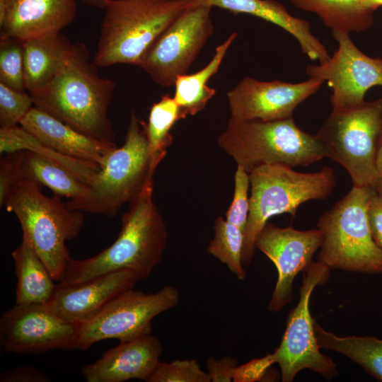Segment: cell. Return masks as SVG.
I'll return each instance as SVG.
<instances>
[{
	"label": "cell",
	"mask_w": 382,
	"mask_h": 382,
	"mask_svg": "<svg viewBox=\"0 0 382 382\" xmlns=\"http://www.w3.org/2000/svg\"><path fill=\"white\" fill-rule=\"evenodd\" d=\"M163 347L151 334L120 342L100 359L81 369L87 382L147 381L160 363Z\"/></svg>",
	"instance_id": "19"
},
{
	"label": "cell",
	"mask_w": 382,
	"mask_h": 382,
	"mask_svg": "<svg viewBox=\"0 0 382 382\" xmlns=\"http://www.w3.org/2000/svg\"><path fill=\"white\" fill-rule=\"evenodd\" d=\"M206 366L212 382H229L233 381L237 361L229 356L219 360L210 357L207 359Z\"/></svg>",
	"instance_id": "36"
},
{
	"label": "cell",
	"mask_w": 382,
	"mask_h": 382,
	"mask_svg": "<svg viewBox=\"0 0 382 382\" xmlns=\"http://www.w3.org/2000/svg\"><path fill=\"white\" fill-rule=\"evenodd\" d=\"M374 190L376 195L382 200V174L379 176Z\"/></svg>",
	"instance_id": "41"
},
{
	"label": "cell",
	"mask_w": 382,
	"mask_h": 382,
	"mask_svg": "<svg viewBox=\"0 0 382 382\" xmlns=\"http://www.w3.org/2000/svg\"><path fill=\"white\" fill-rule=\"evenodd\" d=\"M192 4L218 7L233 14H248L270 22L284 30L299 42L303 54L312 61L323 63L330 59L328 50L311 32L308 21L291 16L286 8L275 0H190Z\"/></svg>",
	"instance_id": "21"
},
{
	"label": "cell",
	"mask_w": 382,
	"mask_h": 382,
	"mask_svg": "<svg viewBox=\"0 0 382 382\" xmlns=\"http://www.w3.org/2000/svg\"><path fill=\"white\" fill-rule=\"evenodd\" d=\"M329 270L319 261H313L303 271L299 301L287 316L282 341L274 352L265 356L270 366L279 364L283 382L292 381L298 372L304 369L328 378L336 374L333 360L320 352L314 332L316 320L309 311L312 291L317 285L328 282Z\"/></svg>",
	"instance_id": "10"
},
{
	"label": "cell",
	"mask_w": 382,
	"mask_h": 382,
	"mask_svg": "<svg viewBox=\"0 0 382 382\" xmlns=\"http://www.w3.org/2000/svg\"><path fill=\"white\" fill-rule=\"evenodd\" d=\"M299 9L317 15L332 32L359 33L374 25V12L364 0H288Z\"/></svg>",
	"instance_id": "26"
},
{
	"label": "cell",
	"mask_w": 382,
	"mask_h": 382,
	"mask_svg": "<svg viewBox=\"0 0 382 382\" xmlns=\"http://www.w3.org/2000/svg\"><path fill=\"white\" fill-rule=\"evenodd\" d=\"M50 380L37 369L20 366L4 371L0 376L1 382H47Z\"/></svg>",
	"instance_id": "37"
},
{
	"label": "cell",
	"mask_w": 382,
	"mask_h": 382,
	"mask_svg": "<svg viewBox=\"0 0 382 382\" xmlns=\"http://www.w3.org/2000/svg\"><path fill=\"white\" fill-rule=\"evenodd\" d=\"M179 302V291L173 286L153 294L129 289L94 317L76 325L75 349L86 350L104 340L123 342L151 334L152 320Z\"/></svg>",
	"instance_id": "11"
},
{
	"label": "cell",
	"mask_w": 382,
	"mask_h": 382,
	"mask_svg": "<svg viewBox=\"0 0 382 382\" xmlns=\"http://www.w3.org/2000/svg\"><path fill=\"white\" fill-rule=\"evenodd\" d=\"M116 84L100 77L83 42L74 44L63 69L45 86L28 92L34 105L80 132L105 142H114L108 117Z\"/></svg>",
	"instance_id": "2"
},
{
	"label": "cell",
	"mask_w": 382,
	"mask_h": 382,
	"mask_svg": "<svg viewBox=\"0 0 382 382\" xmlns=\"http://www.w3.org/2000/svg\"><path fill=\"white\" fill-rule=\"evenodd\" d=\"M137 281L133 272L120 270L78 284L58 283L47 303L60 318L77 325L94 317L123 292L133 289Z\"/></svg>",
	"instance_id": "17"
},
{
	"label": "cell",
	"mask_w": 382,
	"mask_h": 382,
	"mask_svg": "<svg viewBox=\"0 0 382 382\" xmlns=\"http://www.w3.org/2000/svg\"><path fill=\"white\" fill-rule=\"evenodd\" d=\"M83 1L88 6L105 8L107 0H83Z\"/></svg>",
	"instance_id": "40"
},
{
	"label": "cell",
	"mask_w": 382,
	"mask_h": 382,
	"mask_svg": "<svg viewBox=\"0 0 382 382\" xmlns=\"http://www.w3.org/2000/svg\"><path fill=\"white\" fill-rule=\"evenodd\" d=\"M250 209L242 254L244 266L250 264L257 234L273 216H294L298 207L309 200L328 198L336 184L335 170L324 166L314 173L298 172L284 164L262 165L249 173Z\"/></svg>",
	"instance_id": "4"
},
{
	"label": "cell",
	"mask_w": 382,
	"mask_h": 382,
	"mask_svg": "<svg viewBox=\"0 0 382 382\" xmlns=\"http://www.w3.org/2000/svg\"><path fill=\"white\" fill-rule=\"evenodd\" d=\"M314 332L320 348L344 354L382 381V340L372 336L340 337L325 330L316 321Z\"/></svg>",
	"instance_id": "27"
},
{
	"label": "cell",
	"mask_w": 382,
	"mask_h": 382,
	"mask_svg": "<svg viewBox=\"0 0 382 382\" xmlns=\"http://www.w3.org/2000/svg\"><path fill=\"white\" fill-rule=\"evenodd\" d=\"M157 167L150 152L146 123L132 110L124 144L109 154L88 184L84 196L66 205L73 210L113 217L153 180Z\"/></svg>",
	"instance_id": "6"
},
{
	"label": "cell",
	"mask_w": 382,
	"mask_h": 382,
	"mask_svg": "<svg viewBox=\"0 0 382 382\" xmlns=\"http://www.w3.org/2000/svg\"><path fill=\"white\" fill-rule=\"evenodd\" d=\"M372 187L353 186L319 217L323 241L318 261L330 269L364 273L382 272V252L374 242L368 208Z\"/></svg>",
	"instance_id": "8"
},
{
	"label": "cell",
	"mask_w": 382,
	"mask_h": 382,
	"mask_svg": "<svg viewBox=\"0 0 382 382\" xmlns=\"http://www.w3.org/2000/svg\"><path fill=\"white\" fill-rule=\"evenodd\" d=\"M214 238L209 241L207 252L225 264L238 279L246 275L242 262L245 232L229 223L223 216H218L214 224Z\"/></svg>",
	"instance_id": "30"
},
{
	"label": "cell",
	"mask_w": 382,
	"mask_h": 382,
	"mask_svg": "<svg viewBox=\"0 0 382 382\" xmlns=\"http://www.w3.org/2000/svg\"><path fill=\"white\" fill-rule=\"evenodd\" d=\"M190 0H107L93 62L138 66L154 41Z\"/></svg>",
	"instance_id": "5"
},
{
	"label": "cell",
	"mask_w": 382,
	"mask_h": 382,
	"mask_svg": "<svg viewBox=\"0 0 382 382\" xmlns=\"http://www.w3.org/2000/svg\"><path fill=\"white\" fill-rule=\"evenodd\" d=\"M212 7L190 4L154 41L139 65L163 87L186 74L214 32Z\"/></svg>",
	"instance_id": "12"
},
{
	"label": "cell",
	"mask_w": 382,
	"mask_h": 382,
	"mask_svg": "<svg viewBox=\"0 0 382 382\" xmlns=\"http://www.w3.org/2000/svg\"><path fill=\"white\" fill-rule=\"evenodd\" d=\"M236 37L237 33L234 32L216 47L213 57L202 69L177 77L173 98L186 117L202 111L216 94V90L209 86L207 83L217 73L228 48Z\"/></svg>",
	"instance_id": "24"
},
{
	"label": "cell",
	"mask_w": 382,
	"mask_h": 382,
	"mask_svg": "<svg viewBox=\"0 0 382 382\" xmlns=\"http://www.w3.org/2000/svg\"><path fill=\"white\" fill-rule=\"evenodd\" d=\"M323 83L316 78L289 83L245 77L226 93L231 117L265 122L293 117L296 108Z\"/></svg>",
	"instance_id": "16"
},
{
	"label": "cell",
	"mask_w": 382,
	"mask_h": 382,
	"mask_svg": "<svg viewBox=\"0 0 382 382\" xmlns=\"http://www.w3.org/2000/svg\"><path fill=\"white\" fill-rule=\"evenodd\" d=\"M332 33L337 49L326 62L308 65L306 74L330 86L332 110L350 109L365 101L364 96L371 88L382 86V58L362 52L349 33Z\"/></svg>",
	"instance_id": "13"
},
{
	"label": "cell",
	"mask_w": 382,
	"mask_h": 382,
	"mask_svg": "<svg viewBox=\"0 0 382 382\" xmlns=\"http://www.w3.org/2000/svg\"><path fill=\"white\" fill-rule=\"evenodd\" d=\"M76 15L75 0H0V39L59 33Z\"/></svg>",
	"instance_id": "18"
},
{
	"label": "cell",
	"mask_w": 382,
	"mask_h": 382,
	"mask_svg": "<svg viewBox=\"0 0 382 382\" xmlns=\"http://www.w3.org/2000/svg\"><path fill=\"white\" fill-rule=\"evenodd\" d=\"M0 83L18 91L25 90L23 40L0 39Z\"/></svg>",
	"instance_id": "31"
},
{
	"label": "cell",
	"mask_w": 382,
	"mask_h": 382,
	"mask_svg": "<svg viewBox=\"0 0 382 382\" xmlns=\"http://www.w3.org/2000/svg\"><path fill=\"white\" fill-rule=\"evenodd\" d=\"M22 151L6 154L0 160V206L5 205L13 190L23 179L21 170Z\"/></svg>",
	"instance_id": "35"
},
{
	"label": "cell",
	"mask_w": 382,
	"mask_h": 382,
	"mask_svg": "<svg viewBox=\"0 0 382 382\" xmlns=\"http://www.w3.org/2000/svg\"><path fill=\"white\" fill-rule=\"evenodd\" d=\"M30 151L64 166L87 185L100 169L97 164L62 155L41 143L21 125L0 128V153Z\"/></svg>",
	"instance_id": "28"
},
{
	"label": "cell",
	"mask_w": 382,
	"mask_h": 382,
	"mask_svg": "<svg viewBox=\"0 0 382 382\" xmlns=\"http://www.w3.org/2000/svg\"><path fill=\"white\" fill-rule=\"evenodd\" d=\"M21 170L23 179L46 186L61 197L78 199L87 190L88 185L64 166L30 151H22Z\"/></svg>",
	"instance_id": "25"
},
{
	"label": "cell",
	"mask_w": 382,
	"mask_h": 382,
	"mask_svg": "<svg viewBox=\"0 0 382 382\" xmlns=\"http://www.w3.org/2000/svg\"><path fill=\"white\" fill-rule=\"evenodd\" d=\"M11 256L17 277L16 304L48 303L57 284L25 236Z\"/></svg>",
	"instance_id": "23"
},
{
	"label": "cell",
	"mask_w": 382,
	"mask_h": 382,
	"mask_svg": "<svg viewBox=\"0 0 382 382\" xmlns=\"http://www.w3.org/2000/svg\"><path fill=\"white\" fill-rule=\"evenodd\" d=\"M186 117L173 97L166 94L154 103L150 110L146 132L154 163L158 166L173 142L170 129Z\"/></svg>",
	"instance_id": "29"
},
{
	"label": "cell",
	"mask_w": 382,
	"mask_h": 382,
	"mask_svg": "<svg viewBox=\"0 0 382 382\" xmlns=\"http://www.w3.org/2000/svg\"><path fill=\"white\" fill-rule=\"evenodd\" d=\"M377 167H378V170L380 174L381 175L382 174V145L378 155Z\"/></svg>",
	"instance_id": "42"
},
{
	"label": "cell",
	"mask_w": 382,
	"mask_h": 382,
	"mask_svg": "<svg viewBox=\"0 0 382 382\" xmlns=\"http://www.w3.org/2000/svg\"><path fill=\"white\" fill-rule=\"evenodd\" d=\"M217 144L248 173L262 165L306 166L327 157L316 135L301 129L293 117L265 122L230 117Z\"/></svg>",
	"instance_id": "3"
},
{
	"label": "cell",
	"mask_w": 382,
	"mask_h": 382,
	"mask_svg": "<svg viewBox=\"0 0 382 382\" xmlns=\"http://www.w3.org/2000/svg\"><path fill=\"white\" fill-rule=\"evenodd\" d=\"M19 125L55 151L97 164L100 168L117 147L115 142L102 141L87 136L35 106Z\"/></svg>",
	"instance_id": "20"
},
{
	"label": "cell",
	"mask_w": 382,
	"mask_h": 382,
	"mask_svg": "<svg viewBox=\"0 0 382 382\" xmlns=\"http://www.w3.org/2000/svg\"><path fill=\"white\" fill-rule=\"evenodd\" d=\"M316 135L327 158L347 170L353 186L374 188L381 175L377 158L382 145V97L332 110Z\"/></svg>",
	"instance_id": "9"
},
{
	"label": "cell",
	"mask_w": 382,
	"mask_h": 382,
	"mask_svg": "<svg viewBox=\"0 0 382 382\" xmlns=\"http://www.w3.org/2000/svg\"><path fill=\"white\" fill-rule=\"evenodd\" d=\"M153 190L154 179L129 202L115 242L88 258L70 257L59 284H78L120 270L133 272L139 280L148 277L162 260L168 236L163 216L153 201Z\"/></svg>",
	"instance_id": "1"
},
{
	"label": "cell",
	"mask_w": 382,
	"mask_h": 382,
	"mask_svg": "<svg viewBox=\"0 0 382 382\" xmlns=\"http://www.w3.org/2000/svg\"><path fill=\"white\" fill-rule=\"evenodd\" d=\"M76 325L58 315L48 303L16 304L0 319V342L8 353H42L75 349Z\"/></svg>",
	"instance_id": "14"
},
{
	"label": "cell",
	"mask_w": 382,
	"mask_h": 382,
	"mask_svg": "<svg viewBox=\"0 0 382 382\" xmlns=\"http://www.w3.org/2000/svg\"><path fill=\"white\" fill-rule=\"evenodd\" d=\"M24 81L28 92L49 83L65 66L73 50L60 32L23 41Z\"/></svg>",
	"instance_id": "22"
},
{
	"label": "cell",
	"mask_w": 382,
	"mask_h": 382,
	"mask_svg": "<svg viewBox=\"0 0 382 382\" xmlns=\"http://www.w3.org/2000/svg\"><path fill=\"white\" fill-rule=\"evenodd\" d=\"M368 219L372 238L382 252V200L376 193L369 202Z\"/></svg>",
	"instance_id": "38"
},
{
	"label": "cell",
	"mask_w": 382,
	"mask_h": 382,
	"mask_svg": "<svg viewBox=\"0 0 382 382\" xmlns=\"http://www.w3.org/2000/svg\"><path fill=\"white\" fill-rule=\"evenodd\" d=\"M250 187L249 173L242 166H237L234 175L233 199L226 212L225 219L244 232L250 209V196L248 195Z\"/></svg>",
	"instance_id": "34"
},
{
	"label": "cell",
	"mask_w": 382,
	"mask_h": 382,
	"mask_svg": "<svg viewBox=\"0 0 382 382\" xmlns=\"http://www.w3.org/2000/svg\"><path fill=\"white\" fill-rule=\"evenodd\" d=\"M322 241L323 233L318 228L301 231L268 222L264 226L256 237L255 248L274 264L278 273L267 306L269 311L278 312L291 300L296 276L313 262Z\"/></svg>",
	"instance_id": "15"
},
{
	"label": "cell",
	"mask_w": 382,
	"mask_h": 382,
	"mask_svg": "<svg viewBox=\"0 0 382 382\" xmlns=\"http://www.w3.org/2000/svg\"><path fill=\"white\" fill-rule=\"evenodd\" d=\"M30 93L13 89L0 83V128H8L20 124L34 107Z\"/></svg>",
	"instance_id": "33"
},
{
	"label": "cell",
	"mask_w": 382,
	"mask_h": 382,
	"mask_svg": "<svg viewBox=\"0 0 382 382\" xmlns=\"http://www.w3.org/2000/svg\"><path fill=\"white\" fill-rule=\"evenodd\" d=\"M363 6L368 10L374 12L382 7V0H364Z\"/></svg>",
	"instance_id": "39"
},
{
	"label": "cell",
	"mask_w": 382,
	"mask_h": 382,
	"mask_svg": "<svg viewBox=\"0 0 382 382\" xmlns=\"http://www.w3.org/2000/svg\"><path fill=\"white\" fill-rule=\"evenodd\" d=\"M37 183L23 179L5 203L14 213L25 236L55 282L62 279L70 259L66 242L76 238L83 222V212L69 209L62 197H47Z\"/></svg>",
	"instance_id": "7"
},
{
	"label": "cell",
	"mask_w": 382,
	"mask_h": 382,
	"mask_svg": "<svg viewBox=\"0 0 382 382\" xmlns=\"http://www.w3.org/2000/svg\"><path fill=\"white\" fill-rule=\"evenodd\" d=\"M147 382H211V380L195 359H185L160 361Z\"/></svg>",
	"instance_id": "32"
}]
</instances>
